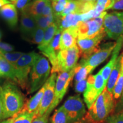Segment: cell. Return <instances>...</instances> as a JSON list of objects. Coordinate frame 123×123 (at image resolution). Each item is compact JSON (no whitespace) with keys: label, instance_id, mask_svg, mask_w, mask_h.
Instances as JSON below:
<instances>
[{"label":"cell","instance_id":"obj_1","mask_svg":"<svg viewBox=\"0 0 123 123\" xmlns=\"http://www.w3.org/2000/svg\"><path fill=\"white\" fill-rule=\"evenodd\" d=\"M0 95L4 107V120L14 116L22 110L24 96L13 82L7 81L0 86Z\"/></svg>","mask_w":123,"mask_h":123},{"label":"cell","instance_id":"obj_2","mask_svg":"<svg viewBox=\"0 0 123 123\" xmlns=\"http://www.w3.org/2000/svg\"><path fill=\"white\" fill-rule=\"evenodd\" d=\"M112 93L105 88L88 109L83 120L89 123H103L115 110Z\"/></svg>","mask_w":123,"mask_h":123},{"label":"cell","instance_id":"obj_3","mask_svg":"<svg viewBox=\"0 0 123 123\" xmlns=\"http://www.w3.org/2000/svg\"><path fill=\"white\" fill-rule=\"evenodd\" d=\"M51 68L47 58L38 54L29 76L27 90L32 93L39 90L49 78Z\"/></svg>","mask_w":123,"mask_h":123},{"label":"cell","instance_id":"obj_4","mask_svg":"<svg viewBox=\"0 0 123 123\" xmlns=\"http://www.w3.org/2000/svg\"><path fill=\"white\" fill-rule=\"evenodd\" d=\"M80 55L79 49L77 45L66 50H61L55 64L52 66L51 73L59 74L70 71L78 64Z\"/></svg>","mask_w":123,"mask_h":123},{"label":"cell","instance_id":"obj_5","mask_svg":"<svg viewBox=\"0 0 123 123\" xmlns=\"http://www.w3.org/2000/svg\"><path fill=\"white\" fill-rule=\"evenodd\" d=\"M38 54H24L14 66L17 84L22 89L27 88L29 76Z\"/></svg>","mask_w":123,"mask_h":123},{"label":"cell","instance_id":"obj_6","mask_svg":"<svg viewBox=\"0 0 123 123\" xmlns=\"http://www.w3.org/2000/svg\"><path fill=\"white\" fill-rule=\"evenodd\" d=\"M107 87L105 82L100 72L96 75H90L87 79V87L83 92L84 101L88 109L98 99Z\"/></svg>","mask_w":123,"mask_h":123},{"label":"cell","instance_id":"obj_7","mask_svg":"<svg viewBox=\"0 0 123 123\" xmlns=\"http://www.w3.org/2000/svg\"><path fill=\"white\" fill-rule=\"evenodd\" d=\"M76 72V67L68 72L59 73L57 76L55 83L54 99L51 105L44 114L49 116L53 111L61 102L67 91L71 81L74 77Z\"/></svg>","mask_w":123,"mask_h":123},{"label":"cell","instance_id":"obj_8","mask_svg":"<svg viewBox=\"0 0 123 123\" xmlns=\"http://www.w3.org/2000/svg\"><path fill=\"white\" fill-rule=\"evenodd\" d=\"M103 28L111 39L117 40L123 37V12L107 13L104 18Z\"/></svg>","mask_w":123,"mask_h":123},{"label":"cell","instance_id":"obj_9","mask_svg":"<svg viewBox=\"0 0 123 123\" xmlns=\"http://www.w3.org/2000/svg\"><path fill=\"white\" fill-rule=\"evenodd\" d=\"M107 13L104 12L98 17L92 18L85 22H80L78 25V38H91L104 31V18Z\"/></svg>","mask_w":123,"mask_h":123},{"label":"cell","instance_id":"obj_10","mask_svg":"<svg viewBox=\"0 0 123 123\" xmlns=\"http://www.w3.org/2000/svg\"><path fill=\"white\" fill-rule=\"evenodd\" d=\"M67 113L70 123L78 122L86 114L85 105L79 95L70 96L62 105Z\"/></svg>","mask_w":123,"mask_h":123},{"label":"cell","instance_id":"obj_11","mask_svg":"<svg viewBox=\"0 0 123 123\" xmlns=\"http://www.w3.org/2000/svg\"><path fill=\"white\" fill-rule=\"evenodd\" d=\"M116 42H111L102 44L92 54L86 59H81L79 63L82 65L90 66L93 69L104 62L113 52L116 47Z\"/></svg>","mask_w":123,"mask_h":123},{"label":"cell","instance_id":"obj_12","mask_svg":"<svg viewBox=\"0 0 123 123\" xmlns=\"http://www.w3.org/2000/svg\"><path fill=\"white\" fill-rule=\"evenodd\" d=\"M56 78H57V74H51V75L49 76L48 79L44 83L45 84V90H44L41 104L38 110L35 112V117L43 115L51 105L54 99L55 86Z\"/></svg>","mask_w":123,"mask_h":123},{"label":"cell","instance_id":"obj_13","mask_svg":"<svg viewBox=\"0 0 123 123\" xmlns=\"http://www.w3.org/2000/svg\"><path fill=\"white\" fill-rule=\"evenodd\" d=\"M105 35V31H103L93 38H78L77 44L79 49L80 53L83 56V59L88 58L96 51L99 47L100 43L104 39Z\"/></svg>","mask_w":123,"mask_h":123},{"label":"cell","instance_id":"obj_14","mask_svg":"<svg viewBox=\"0 0 123 123\" xmlns=\"http://www.w3.org/2000/svg\"><path fill=\"white\" fill-rule=\"evenodd\" d=\"M62 32V31L58 29L53 39L49 43L48 45L44 47H42V48H38L41 51V53L46 57L48 58L52 66L55 64L56 58H57V55L59 52L61 51L59 44Z\"/></svg>","mask_w":123,"mask_h":123},{"label":"cell","instance_id":"obj_15","mask_svg":"<svg viewBox=\"0 0 123 123\" xmlns=\"http://www.w3.org/2000/svg\"><path fill=\"white\" fill-rule=\"evenodd\" d=\"M78 37L77 27H71L64 30L61 34L59 44L60 50H66L76 46Z\"/></svg>","mask_w":123,"mask_h":123},{"label":"cell","instance_id":"obj_16","mask_svg":"<svg viewBox=\"0 0 123 123\" xmlns=\"http://www.w3.org/2000/svg\"><path fill=\"white\" fill-rule=\"evenodd\" d=\"M123 45V37L119 38L117 40L116 47H115L114 50L112 52V57L111 58L110 62H109L103 68H102L99 72L100 73L101 76L103 78L105 82L107 84L108 80L109 77L111 73L112 70L115 64V63L117 61V59L119 57V55L120 51L122 46Z\"/></svg>","mask_w":123,"mask_h":123},{"label":"cell","instance_id":"obj_17","mask_svg":"<svg viewBox=\"0 0 123 123\" xmlns=\"http://www.w3.org/2000/svg\"><path fill=\"white\" fill-rule=\"evenodd\" d=\"M0 15L6 21L10 27L16 26L18 22V14L16 7L13 4L5 5L0 7Z\"/></svg>","mask_w":123,"mask_h":123},{"label":"cell","instance_id":"obj_18","mask_svg":"<svg viewBox=\"0 0 123 123\" xmlns=\"http://www.w3.org/2000/svg\"><path fill=\"white\" fill-rule=\"evenodd\" d=\"M37 27L34 18L31 15L27 14L22 10L21 19V30L23 35L29 39L31 37L32 35Z\"/></svg>","mask_w":123,"mask_h":123},{"label":"cell","instance_id":"obj_19","mask_svg":"<svg viewBox=\"0 0 123 123\" xmlns=\"http://www.w3.org/2000/svg\"><path fill=\"white\" fill-rule=\"evenodd\" d=\"M44 90H45V84L39 89L34 96L30 98L26 103H25L24 107L22 108L21 111L35 113L41 104Z\"/></svg>","mask_w":123,"mask_h":123},{"label":"cell","instance_id":"obj_20","mask_svg":"<svg viewBox=\"0 0 123 123\" xmlns=\"http://www.w3.org/2000/svg\"><path fill=\"white\" fill-rule=\"evenodd\" d=\"M50 0H33L22 10L33 17L41 15L43 10Z\"/></svg>","mask_w":123,"mask_h":123},{"label":"cell","instance_id":"obj_21","mask_svg":"<svg viewBox=\"0 0 123 123\" xmlns=\"http://www.w3.org/2000/svg\"><path fill=\"white\" fill-rule=\"evenodd\" d=\"M0 77L6 78L9 81L17 84L14 66L2 57H0Z\"/></svg>","mask_w":123,"mask_h":123},{"label":"cell","instance_id":"obj_22","mask_svg":"<svg viewBox=\"0 0 123 123\" xmlns=\"http://www.w3.org/2000/svg\"><path fill=\"white\" fill-rule=\"evenodd\" d=\"M121 56H119L117 59V61L115 63V64L112 70L111 73L109 77L108 80L107 84V91L108 92L112 93L113 92V88H114L115 84H116L117 80L118 79V77L119 76L120 72L121 67Z\"/></svg>","mask_w":123,"mask_h":123},{"label":"cell","instance_id":"obj_23","mask_svg":"<svg viewBox=\"0 0 123 123\" xmlns=\"http://www.w3.org/2000/svg\"><path fill=\"white\" fill-rule=\"evenodd\" d=\"M58 29V27L56 23L53 22L50 24L49 26L44 30V35L43 42L38 46V48H42L48 45L49 43L53 39L55 34L57 32Z\"/></svg>","mask_w":123,"mask_h":123},{"label":"cell","instance_id":"obj_24","mask_svg":"<svg viewBox=\"0 0 123 123\" xmlns=\"http://www.w3.org/2000/svg\"><path fill=\"white\" fill-rule=\"evenodd\" d=\"M93 70L94 69L90 66H84L80 63L77 64L74 75L75 83L87 79L88 75L91 73Z\"/></svg>","mask_w":123,"mask_h":123},{"label":"cell","instance_id":"obj_25","mask_svg":"<svg viewBox=\"0 0 123 123\" xmlns=\"http://www.w3.org/2000/svg\"><path fill=\"white\" fill-rule=\"evenodd\" d=\"M123 90V67L121 66L120 72L119 76L118 77V79L115 84V87L113 88L112 95H113V99L115 105L117 103L119 99H120L121 94Z\"/></svg>","mask_w":123,"mask_h":123},{"label":"cell","instance_id":"obj_26","mask_svg":"<svg viewBox=\"0 0 123 123\" xmlns=\"http://www.w3.org/2000/svg\"><path fill=\"white\" fill-rule=\"evenodd\" d=\"M37 26L45 30L52 23L55 22V17L54 14H51L47 17H43L42 15L34 17Z\"/></svg>","mask_w":123,"mask_h":123},{"label":"cell","instance_id":"obj_27","mask_svg":"<svg viewBox=\"0 0 123 123\" xmlns=\"http://www.w3.org/2000/svg\"><path fill=\"white\" fill-rule=\"evenodd\" d=\"M51 123H70L67 113L62 106L55 110L51 119Z\"/></svg>","mask_w":123,"mask_h":123},{"label":"cell","instance_id":"obj_28","mask_svg":"<svg viewBox=\"0 0 123 123\" xmlns=\"http://www.w3.org/2000/svg\"><path fill=\"white\" fill-rule=\"evenodd\" d=\"M35 117V113L20 111L15 116L13 123H31Z\"/></svg>","mask_w":123,"mask_h":123},{"label":"cell","instance_id":"obj_29","mask_svg":"<svg viewBox=\"0 0 123 123\" xmlns=\"http://www.w3.org/2000/svg\"><path fill=\"white\" fill-rule=\"evenodd\" d=\"M117 0H97L96 7L94 9L96 13L101 14V13L105 12L108 9H111Z\"/></svg>","mask_w":123,"mask_h":123},{"label":"cell","instance_id":"obj_30","mask_svg":"<svg viewBox=\"0 0 123 123\" xmlns=\"http://www.w3.org/2000/svg\"><path fill=\"white\" fill-rule=\"evenodd\" d=\"M79 4L78 0H68L64 10L63 11L61 17H64L70 14H78Z\"/></svg>","mask_w":123,"mask_h":123},{"label":"cell","instance_id":"obj_31","mask_svg":"<svg viewBox=\"0 0 123 123\" xmlns=\"http://www.w3.org/2000/svg\"><path fill=\"white\" fill-rule=\"evenodd\" d=\"M24 54L21 52H15V53H9L0 50V57H2L9 62L13 66L16 63L18 60Z\"/></svg>","mask_w":123,"mask_h":123},{"label":"cell","instance_id":"obj_32","mask_svg":"<svg viewBox=\"0 0 123 123\" xmlns=\"http://www.w3.org/2000/svg\"><path fill=\"white\" fill-rule=\"evenodd\" d=\"M68 0H54L51 1L52 7L53 9L54 14L55 16H60L64 10Z\"/></svg>","mask_w":123,"mask_h":123},{"label":"cell","instance_id":"obj_33","mask_svg":"<svg viewBox=\"0 0 123 123\" xmlns=\"http://www.w3.org/2000/svg\"><path fill=\"white\" fill-rule=\"evenodd\" d=\"M44 30L39 28V27H37L31 37V42L33 43L37 44L38 46L40 45L43 42V40L44 38Z\"/></svg>","mask_w":123,"mask_h":123},{"label":"cell","instance_id":"obj_34","mask_svg":"<svg viewBox=\"0 0 123 123\" xmlns=\"http://www.w3.org/2000/svg\"><path fill=\"white\" fill-rule=\"evenodd\" d=\"M107 123H123V110L109 116Z\"/></svg>","mask_w":123,"mask_h":123},{"label":"cell","instance_id":"obj_35","mask_svg":"<svg viewBox=\"0 0 123 123\" xmlns=\"http://www.w3.org/2000/svg\"><path fill=\"white\" fill-rule=\"evenodd\" d=\"M86 87H87V79L76 82L75 86V91L79 93H82L86 90Z\"/></svg>","mask_w":123,"mask_h":123},{"label":"cell","instance_id":"obj_36","mask_svg":"<svg viewBox=\"0 0 123 123\" xmlns=\"http://www.w3.org/2000/svg\"><path fill=\"white\" fill-rule=\"evenodd\" d=\"M30 0H16L12 2L16 8L20 10H23L27 6V4L30 3Z\"/></svg>","mask_w":123,"mask_h":123},{"label":"cell","instance_id":"obj_37","mask_svg":"<svg viewBox=\"0 0 123 123\" xmlns=\"http://www.w3.org/2000/svg\"><path fill=\"white\" fill-rule=\"evenodd\" d=\"M53 13L54 12L53 7H52L51 2L50 1H49L48 3L46 4L45 7H44L41 15L43 17H47L51 14H53Z\"/></svg>","mask_w":123,"mask_h":123},{"label":"cell","instance_id":"obj_38","mask_svg":"<svg viewBox=\"0 0 123 123\" xmlns=\"http://www.w3.org/2000/svg\"><path fill=\"white\" fill-rule=\"evenodd\" d=\"M49 117L46 114L41 116L35 117L31 123H49Z\"/></svg>","mask_w":123,"mask_h":123},{"label":"cell","instance_id":"obj_39","mask_svg":"<svg viewBox=\"0 0 123 123\" xmlns=\"http://www.w3.org/2000/svg\"><path fill=\"white\" fill-rule=\"evenodd\" d=\"M0 50L4 51L10 52L14 50V47L10 44L0 42Z\"/></svg>","mask_w":123,"mask_h":123},{"label":"cell","instance_id":"obj_40","mask_svg":"<svg viewBox=\"0 0 123 123\" xmlns=\"http://www.w3.org/2000/svg\"><path fill=\"white\" fill-rule=\"evenodd\" d=\"M111 9L115 10H123V0H117Z\"/></svg>","mask_w":123,"mask_h":123},{"label":"cell","instance_id":"obj_41","mask_svg":"<svg viewBox=\"0 0 123 123\" xmlns=\"http://www.w3.org/2000/svg\"><path fill=\"white\" fill-rule=\"evenodd\" d=\"M122 110H123V90L122 92V94H121L120 99H119V101L117 102V103L116 104V107H115V112H118Z\"/></svg>","mask_w":123,"mask_h":123},{"label":"cell","instance_id":"obj_42","mask_svg":"<svg viewBox=\"0 0 123 123\" xmlns=\"http://www.w3.org/2000/svg\"><path fill=\"white\" fill-rule=\"evenodd\" d=\"M4 107H3L2 99H1V95H0V123L2 122L3 120H4Z\"/></svg>","mask_w":123,"mask_h":123},{"label":"cell","instance_id":"obj_43","mask_svg":"<svg viewBox=\"0 0 123 123\" xmlns=\"http://www.w3.org/2000/svg\"><path fill=\"white\" fill-rule=\"evenodd\" d=\"M11 4V2L9 0H0V7H1L5 5Z\"/></svg>","mask_w":123,"mask_h":123},{"label":"cell","instance_id":"obj_44","mask_svg":"<svg viewBox=\"0 0 123 123\" xmlns=\"http://www.w3.org/2000/svg\"><path fill=\"white\" fill-rule=\"evenodd\" d=\"M15 116L12 117H11V118H9V119H7L5 120H3L2 122H1L0 123H13L14 119Z\"/></svg>","mask_w":123,"mask_h":123},{"label":"cell","instance_id":"obj_45","mask_svg":"<svg viewBox=\"0 0 123 123\" xmlns=\"http://www.w3.org/2000/svg\"><path fill=\"white\" fill-rule=\"evenodd\" d=\"M81 2H96L97 0H78Z\"/></svg>","mask_w":123,"mask_h":123},{"label":"cell","instance_id":"obj_46","mask_svg":"<svg viewBox=\"0 0 123 123\" xmlns=\"http://www.w3.org/2000/svg\"><path fill=\"white\" fill-rule=\"evenodd\" d=\"M1 32H0V38H1Z\"/></svg>","mask_w":123,"mask_h":123},{"label":"cell","instance_id":"obj_47","mask_svg":"<svg viewBox=\"0 0 123 123\" xmlns=\"http://www.w3.org/2000/svg\"><path fill=\"white\" fill-rule=\"evenodd\" d=\"M50 1H54V0H50Z\"/></svg>","mask_w":123,"mask_h":123},{"label":"cell","instance_id":"obj_48","mask_svg":"<svg viewBox=\"0 0 123 123\" xmlns=\"http://www.w3.org/2000/svg\"><path fill=\"white\" fill-rule=\"evenodd\" d=\"M121 55H122V56H123V53H122V54H121Z\"/></svg>","mask_w":123,"mask_h":123}]
</instances>
